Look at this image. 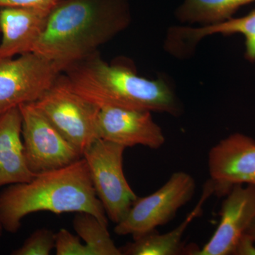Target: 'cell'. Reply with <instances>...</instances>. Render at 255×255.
<instances>
[{
  "instance_id": "6da1fadb",
  "label": "cell",
  "mask_w": 255,
  "mask_h": 255,
  "mask_svg": "<svg viewBox=\"0 0 255 255\" xmlns=\"http://www.w3.org/2000/svg\"><path fill=\"white\" fill-rule=\"evenodd\" d=\"M129 21L124 0H60L50 10L33 52L64 70L97 53Z\"/></svg>"
},
{
  "instance_id": "7a4b0ae2",
  "label": "cell",
  "mask_w": 255,
  "mask_h": 255,
  "mask_svg": "<svg viewBox=\"0 0 255 255\" xmlns=\"http://www.w3.org/2000/svg\"><path fill=\"white\" fill-rule=\"evenodd\" d=\"M38 211L89 213L108 226L83 157L66 167L36 174L30 182L8 185L0 193V222L6 232H18L23 218Z\"/></svg>"
},
{
  "instance_id": "3957f363",
  "label": "cell",
  "mask_w": 255,
  "mask_h": 255,
  "mask_svg": "<svg viewBox=\"0 0 255 255\" xmlns=\"http://www.w3.org/2000/svg\"><path fill=\"white\" fill-rule=\"evenodd\" d=\"M74 91L102 107L162 112L177 116L180 107L162 80L138 76L130 69L110 65L98 53L70 64L62 72Z\"/></svg>"
},
{
  "instance_id": "277c9868",
  "label": "cell",
  "mask_w": 255,
  "mask_h": 255,
  "mask_svg": "<svg viewBox=\"0 0 255 255\" xmlns=\"http://www.w3.org/2000/svg\"><path fill=\"white\" fill-rule=\"evenodd\" d=\"M33 104L82 155L99 139L97 121L100 107L74 91L63 73Z\"/></svg>"
},
{
  "instance_id": "5b68a950",
  "label": "cell",
  "mask_w": 255,
  "mask_h": 255,
  "mask_svg": "<svg viewBox=\"0 0 255 255\" xmlns=\"http://www.w3.org/2000/svg\"><path fill=\"white\" fill-rule=\"evenodd\" d=\"M126 148L115 142L99 138L83 153L96 195L108 219L116 224L125 218L137 198L124 175Z\"/></svg>"
},
{
  "instance_id": "8992f818",
  "label": "cell",
  "mask_w": 255,
  "mask_h": 255,
  "mask_svg": "<svg viewBox=\"0 0 255 255\" xmlns=\"http://www.w3.org/2000/svg\"><path fill=\"white\" fill-rule=\"evenodd\" d=\"M196 183L190 174L174 172L155 192L137 198L125 218L116 224L114 232L119 236L132 238L155 231L169 222L179 209L192 199Z\"/></svg>"
},
{
  "instance_id": "52a82bcc",
  "label": "cell",
  "mask_w": 255,
  "mask_h": 255,
  "mask_svg": "<svg viewBox=\"0 0 255 255\" xmlns=\"http://www.w3.org/2000/svg\"><path fill=\"white\" fill-rule=\"evenodd\" d=\"M63 70L58 63L33 52L0 60V115L36 102Z\"/></svg>"
},
{
  "instance_id": "ba28073f",
  "label": "cell",
  "mask_w": 255,
  "mask_h": 255,
  "mask_svg": "<svg viewBox=\"0 0 255 255\" xmlns=\"http://www.w3.org/2000/svg\"><path fill=\"white\" fill-rule=\"evenodd\" d=\"M18 107L22 118L25 157L33 174L66 167L83 157L33 103Z\"/></svg>"
},
{
  "instance_id": "9c48e42d",
  "label": "cell",
  "mask_w": 255,
  "mask_h": 255,
  "mask_svg": "<svg viewBox=\"0 0 255 255\" xmlns=\"http://www.w3.org/2000/svg\"><path fill=\"white\" fill-rule=\"evenodd\" d=\"M208 167L218 196L239 184L255 187V140L241 133L223 139L210 150Z\"/></svg>"
},
{
  "instance_id": "30bf717a",
  "label": "cell",
  "mask_w": 255,
  "mask_h": 255,
  "mask_svg": "<svg viewBox=\"0 0 255 255\" xmlns=\"http://www.w3.org/2000/svg\"><path fill=\"white\" fill-rule=\"evenodd\" d=\"M226 196L212 237L201 249L191 248L188 255H232L240 238L246 234L255 219V187L236 185Z\"/></svg>"
},
{
  "instance_id": "8fae6325",
  "label": "cell",
  "mask_w": 255,
  "mask_h": 255,
  "mask_svg": "<svg viewBox=\"0 0 255 255\" xmlns=\"http://www.w3.org/2000/svg\"><path fill=\"white\" fill-rule=\"evenodd\" d=\"M97 126L99 138L126 147L142 145L156 150L165 142L162 129L148 111L102 107Z\"/></svg>"
},
{
  "instance_id": "7c38bea8",
  "label": "cell",
  "mask_w": 255,
  "mask_h": 255,
  "mask_svg": "<svg viewBox=\"0 0 255 255\" xmlns=\"http://www.w3.org/2000/svg\"><path fill=\"white\" fill-rule=\"evenodd\" d=\"M53 6L0 7V60L33 52Z\"/></svg>"
},
{
  "instance_id": "4fadbf2b",
  "label": "cell",
  "mask_w": 255,
  "mask_h": 255,
  "mask_svg": "<svg viewBox=\"0 0 255 255\" xmlns=\"http://www.w3.org/2000/svg\"><path fill=\"white\" fill-rule=\"evenodd\" d=\"M21 131L19 107L0 115V187L28 182L36 175L28 167Z\"/></svg>"
},
{
  "instance_id": "5bb4252c",
  "label": "cell",
  "mask_w": 255,
  "mask_h": 255,
  "mask_svg": "<svg viewBox=\"0 0 255 255\" xmlns=\"http://www.w3.org/2000/svg\"><path fill=\"white\" fill-rule=\"evenodd\" d=\"M215 33L225 36L240 33L244 36L246 58L255 61V9L243 17L231 18L216 24L199 28H174L169 32L167 46L175 55L186 54L201 38Z\"/></svg>"
},
{
  "instance_id": "9a60e30c",
  "label": "cell",
  "mask_w": 255,
  "mask_h": 255,
  "mask_svg": "<svg viewBox=\"0 0 255 255\" xmlns=\"http://www.w3.org/2000/svg\"><path fill=\"white\" fill-rule=\"evenodd\" d=\"M214 194V187L211 181L206 182L202 194L194 209L177 228L164 234L157 231L145 233L133 238V241L120 248L122 255H176L183 251L182 241L184 233L190 223L200 216L203 206L210 196Z\"/></svg>"
},
{
  "instance_id": "2e32d148",
  "label": "cell",
  "mask_w": 255,
  "mask_h": 255,
  "mask_svg": "<svg viewBox=\"0 0 255 255\" xmlns=\"http://www.w3.org/2000/svg\"><path fill=\"white\" fill-rule=\"evenodd\" d=\"M255 0H184L176 15L184 23H199L203 26L216 24L232 18L242 6Z\"/></svg>"
},
{
  "instance_id": "e0dca14e",
  "label": "cell",
  "mask_w": 255,
  "mask_h": 255,
  "mask_svg": "<svg viewBox=\"0 0 255 255\" xmlns=\"http://www.w3.org/2000/svg\"><path fill=\"white\" fill-rule=\"evenodd\" d=\"M73 226L78 236L85 242L87 255H122L104 224L89 213H77Z\"/></svg>"
},
{
  "instance_id": "ac0fdd59",
  "label": "cell",
  "mask_w": 255,
  "mask_h": 255,
  "mask_svg": "<svg viewBox=\"0 0 255 255\" xmlns=\"http://www.w3.org/2000/svg\"><path fill=\"white\" fill-rule=\"evenodd\" d=\"M55 233L48 228L37 229L22 246L11 252V255H49L55 248Z\"/></svg>"
},
{
  "instance_id": "d6986e66",
  "label": "cell",
  "mask_w": 255,
  "mask_h": 255,
  "mask_svg": "<svg viewBox=\"0 0 255 255\" xmlns=\"http://www.w3.org/2000/svg\"><path fill=\"white\" fill-rule=\"evenodd\" d=\"M55 249L57 255H87L86 247L82 244L79 236L65 228L55 233Z\"/></svg>"
},
{
  "instance_id": "ffe728a7",
  "label": "cell",
  "mask_w": 255,
  "mask_h": 255,
  "mask_svg": "<svg viewBox=\"0 0 255 255\" xmlns=\"http://www.w3.org/2000/svg\"><path fill=\"white\" fill-rule=\"evenodd\" d=\"M59 1L60 0H0V7L53 6Z\"/></svg>"
},
{
  "instance_id": "44dd1931",
  "label": "cell",
  "mask_w": 255,
  "mask_h": 255,
  "mask_svg": "<svg viewBox=\"0 0 255 255\" xmlns=\"http://www.w3.org/2000/svg\"><path fill=\"white\" fill-rule=\"evenodd\" d=\"M232 255H255V241L249 235H243L235 247Z\"/></svg>"
},
{
  "instance_id": "7402d4cb",
  "label": "cell",
  "mask_w": 255,
  "mask_h": 255,
  "mask_svg": "<svg viewBox=\"0 0 255 255\" xmlns=\"http://www.w3.org/2000/svg\"><path fill=\"white\" fill-rule=\"evenodd\" d=\"M246 233L247 234L249 235L250 236H251L255 241V219H254V221H253V223H251V225L250 226L249 228H248V231H247Z\"/></svg>"
},
{
  "instance_id": "603a6c76",
  "label": "cell",
  "mask_w": 255,
  "mask_h": 255,
  "mask_svg": "<svg viewBox=\"0 0 255 255\" xmlns=\"http://www.w3.org/2000/svg\"><path fill=\"white\" fill-rule=\"evenodd\" d=\"M4 229H3L2 226H1V223L0 222V239H1V236H2V233Z\"/></svg>"
}]
</instances>
